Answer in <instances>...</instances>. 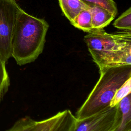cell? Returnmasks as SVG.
I'll use <instances>...</instances> for the list:
<instances>
[{
    "mask_svg": "<svg viewBox=\"0 0 131 131\" xmlns=\"http://www.w3.org/2000/svg\"><path fill=\"white\" fill-rule=\"evenodd\" d=\"M49 28L45 19L20 11L12 38V57L18 65L30 63L42 53Z\"/></svg>",
    "mask_w": 131,
    "mask_h": 131,
    "instance_id": "6da1fadb",
    "label": "cell"
},
{
    "mask_svg": "<svg viewBox=\"0 0 131 131\" xmlns=\"http://www.w3.org/2000/svg\"><path fill=\"white\" fill-rule=\"evenodd\" d=\"M84 41L99 71L131 66V31L108 33L103 29L93 30L84 36Z\"/></svg>",
    "mask_w": 131,
    "mask_h": 131,
    "instance_id": "7a4b0ae2",
    "label": "cell"
},
{
    "mask_svg": "<svg viewBox=\"0 0 131 131\" xmlns=\"http://www.w3.org/2000/svg\"><path fill=\"white\" fill-rule=\"evenodd\" d=\"M99 73L97 82L76 113L77 120L110 107V103L117 90L131 77V66L108 67L100 70Z\"/></svg>",
    "mask_w": 131,
    "mask_h": 131,
    "instance_id": "3957f363",
    "label": "cell"
},
{
    "mask_svg": "<svg viewBox=\"0 0 131 131\" xmlns=\"http://www.w3.org/2000/svg\"><path fill=\"white\" fill-rule=\"evenodd\" d=\"M21 9L15 0H0V57L5 63L12 57L13 32Z\"/></svg>",
    "mask_w": 131,
    "mask_h": 131,
    "instance_id": "277c9868",
    "label": "cell"
},
{
    "mask_svg": "<svg viewBox=\"0 0 131 131\" xmlns=\"http://www.w3.org/2000/svg\"><path fill=\"white\" fill-rule=\"evenodd\" d=\"M118 104L85 118L77 120L72 131H114L118 126Z\"/></svg>",
    "mask_w": 131,
    "mask_h": 131,
    "instance_id": "5b68a950",
    "label": "cell"
},
{
    "mask_svg": "<svg viewBox=\"0 0 131 131\" xmlns=\"http://www.w3.org/2000/svg\"><path fill=\"white\" fill-rule=\"evenodd\" d=\"M119 119L114 131H131V95L122 99L118 104Z\"/></svg>",
    "mask_w": 131,
    "mask_h": 131,
    "instance_id": "8992f818",
    "label": "cell"
},
{
    "mask_svg": "<svg viewBox=\"0 0 131 131\" xmlns=\"http://www.w3.org/2000/svg\"><path fill=\"white\" fill-rule=\"evenodd\" d=\"M92 24L94 30L103 29L115 18V16L107 10L97 6L90 7Z\"/></svg>",
    "mask_w": 131,
    "mask_h": 131,
    "instance_id": "52a82bcc",
    "label": "cell"
},
{
    "mask_svg": "<svg viewBox=\"0 0 131 131\" xmlns=\"http://www.w3.org/2000/svg\"><path fill=\"white\" fill-rule=\"evenodd\" d=\"M58 1L63 14L70 23L80 11L90 8L80 0H58Z\"/></svg>",
    "mask_w": 131,
    "mask_h": 131,
    "instance_id": "ba28073f",
    "label": "cell"
},
{
    "mask_svg": "<svg viewBox=\"0 0 131 131\" xmlns=\"http://www.w3.org/2000/svg\"><path fill=\"white\" fill-rule=\"evenodd\" d=\"M71 24L78 29L87 33L94 30L92 24L91 13L89 9L80 11Z\"/></svg>",
    "mask_w": 131,
    "mask_h": 131,
    "instance_id": "9c48e42d",
    "label": "cell"
},
{
    "mask_svg": "<svg viewBox=\"0 0 131 131\" xmlns=\"http://www.w3.org/2000/svg\"><path fill=\"white\" fill-rule=\"evenodd\" d=\"M64 113V110L42 120L36 121L32 131H53L60 121Z\"/></svg>",
    "mask_w": 131,
    "mask_h": 131,
    "instance_id": "30bf717a",
    "label": "cell"
},
{
    "mask_svg": "<svg viewBox=\"0 0 131 131\" xmlns=\"http://www.w3.org/2000/svg\"><path fill=\"white\" fill-rule=\"evenodd\" d=\"M76 118L69 109L64 110V115L53 131H72Z\"/></svg>",
    "mask_w": 131,
    "mask_h": 131,
    "instance_id": "8fae6325",
    "label": "cell"
},
{
    "mask_svg": "<svg viewBox=\"0 0 131 131\" xmlns=\"http://www.w3.org/2000/svg\"><path fill=\"white\" fill-rule=\"evenodd\" d=\"M131 77L128 79L116 91L110 103V107L117 105L124 98L130 94Z\"/></svg>",
    "mask_w": 131,
    "mask_h": 131,
    "instance_id": "7c38bea8",
    "label": "cell"
},
{
    "mask_svg": "<svg viewBox=\"0 0 131 131\" xmlns=\"http://www.w3.org/2000/svg\"><path fill=\"white\" fill-rule=\"evenodd\" d=\"M90 8L97 6L103 8L112 13L115 16L118 13V9L116 3L114 0H80Z\"/></svg>",
    "mask_w": 131,
    "mask_h": 131,
    "instance_id": "4fadbf2b",
    "label": "cell"
},
{
    "mask_svg": "<svg viewBox=\"0 0 131 131\" xmlns=\"http://www.w3.org/2000/svg\"><path fill=\"white\" fill-rule=\"evenodd\" d=\"M36 121L29 116H25L16 121L7 131H32Z\"/></svg>",
    "mask_w": 131,
    "mask_h": 131,
    "instance_id": "5bb4252c",
    "label": "cell"
},
{
    "mask_svg": "<svg viewBox=\"0 0 131 131\" xmlns=\"http://www.w3.org/2000/svg\"><path fill=\"white\" fill-rule=\"evenodd\" d=\"M6 63L0 57V101L8 90L10 78L6 68Z\"/></svg>",
    "mask_w": 131,
    "mask_h": 131,
    "instance_id": "9a60e30c",
    "label": "cell"
},
{
    "mask_svg": "<svg viewBox=\"0 0 131 131\" xmlns=\"http://www.w3.org/2000/svg\"><path fill=\"white\" fill-rule=\"evenodd\" d=\"M113 26L120 30L131 31V8L123 12L113 23Z\"/></svg>",
    "mask_w": 131,
    "mask_h": 131,
    "instance_id": "2e32d148",
    "label": "cell"
}]
</instances>
